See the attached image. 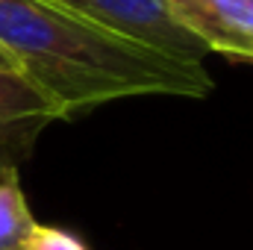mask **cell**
I'll return each instance as SVG.
<instances>
[{
	"mask_svg": "<svg viewBox=\"0 0 253 250\" xmlns=\"http://www.w3.org/2000/svg\"><path fill=\"white\" fill-rule=\"evenodd\" d=\"M62 106L18 68H0V174L33 156L39 135L62 121Z\"/></svg>",
	"mask_w": 253,
	"mask_h": 250,
	"instance_id": "3957f363",
	"label": "cell"
},
{
	"mask_svg": "<svg viewBox=\"0 0 253 250\" xmlns=\"http://www.w3.org/2000/svg\"><path fill=\"white\" fill-rule=\"evenodd\" d=\"M21 250H88L80 239H74L71 233H65L59 227H47V224H36L30 239L24 242Z\"/></svg>",
	"mask_w": 253,
	"mask_h": 250,
	"instance_id": "8992f818",
	"label": "cell"
},
{
	"mask_svg": "<svg viewBox=\"0 0 253 250\" xmlns=\"http://www.w3.org/2000/svg\"><path fill=\"white\" fill-rule=\"evenodd\" d=\"M124 39H132L168 59L203 65L206 47L189 36L168 12L165 0H50Z\"/></svg>",
	"mask_w": 253,
	"mask_h": 250,
	"instance_id": "7a4b0ae2",
	"label": "cell"
},
{
	"mask_svg": "<svg viewBox=\"0 0 253 250\" xmlns=\"http://www.w3.org/2000/svg\"><path fill=\"white\" fill-rule=\"evenodd\" d=\"M36 227V218L21 191L18 171L0 174V250H21Z\"/></svg>",
	"mask_w": 253,
	"mask_h": 250,
	"instance_id": "5b68a950",
	"label": "cell"
},
{
	"mask_svg": "<svg viewBox=\"0 0 253 250\" xmlns=\"http://www.w3.org/2000/svg\"><path fill=\"white\" fill-rule=\"evenodd\" d=\"M0 47L42 85L65 118L138 94L203 97V65L168 59L50 0H0Z\"/></svg>",
	"mask_w": 253,
	"mask_h": 250,
	"instance_id": "6da1fadb",
	"label": "cell"
},
{
	"mask_svg": "<svg viewBox=\"0 0 253 250\" xmlns=\"http://www.w3.org/2000/svg\"><path fill=\"white\" fill-rule=\"evenodd\" d=\"M0 68H18V65H15V59H12L3 47H0ZM18 71H21V68H18Z\"/></svg>",
	"mask_w": 253,
	"mask_h": 250,
	"instance_id": "52a82bcc",
	"label": "cell"
},
{
	"mask_svg": "<svg viewBox=\"0 0 253 250\" xmlns=\"http://www.w3.org/2000/svg\"><path fill=\"white\" fill-rule=\"evenodd\" d=\"M165 6L206 50L253 62V6L248 0H165Z\"/></svg>",
	"mask_w": 253,
	"mask_h": 250,
	"instance_id": "277c9868",
	"label": "cell"
},
{
	"mask_svg": "<svg viewBox=\"0 0 253 250\" xmlns=\"http://www.w3.org/2000/svg\"><path fill=\"white\" fill-rule=\"evenodd\" d=\"M248 3H251V6H253V0H248Z\"/></svg>",
	"mask_w": 253,
	"mask_h": 250,
	"instance_id": "ba28073f",
	"label": "cell"
}]
</instances>
